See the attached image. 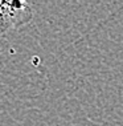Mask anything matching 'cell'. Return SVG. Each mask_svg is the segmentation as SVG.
<instances>
[{
  "instance_id": "1",
  "label": "cell",
  "mask_w": 123,
  "mask_h": 126,
  "mask_svg": "<svg viewBox=\"0 0 123 126\" xmlns=\"http://www.w3.org/2000/svg\"><path fill=\"white\" fill-rule=\"evenodd\" d=\"M33 19V11L25 1L0 0V39L8 32L29 24Z\"/></svg>"
}]
</instances>
